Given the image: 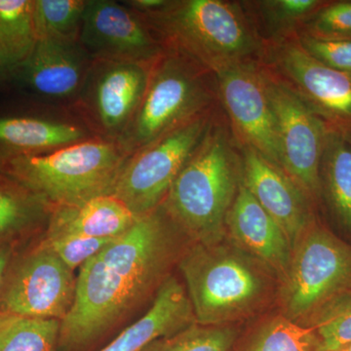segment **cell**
<instances>
[{
	"instance_id": "obj_1",
	"label": "cell",
	"mask_w": 351,
	"mask_h": 351,
	"mask_svg": "<svg viewBox=\"0 0 351 351\" xmlns=\"http://www.w3.org/2000/svg\"><path fill=\"white\" fill-rule=\"evenodd\" d=\"M188 239L162 205L83 263L55 351H86L157 293Z\"/></svg>"
},
{
	"instance_id": "obj_2",
	"label": "cell",
	"mask_w": 351,
	"mask_h": 351,
	"mask_svg": "<svg viewBox=\"0 0 351 351\" xmlns=\"http://www.w3.org/2000/svg\"><path fill=\"white\" fill-rule=\"evenodd\" d=\"M242 182L241 145L221 108L161 205L193 243L217 244Z\"/></svg>"
},
{
	"instance_id": "obj_3",
	"label": "cell",
	"mask_w": 351,
	"mask_h": 351,
	"mask_svg": "<svg viewBox=\"0 0 351 351\" xmlns=\"http://www.w3.org/2000/svg\"><path fill=\"white\" fill-rule=\"evenodd\" d=\"M223 240L213 245L193 242L178 262L196 322L203 326H223L250 317L274 294V272Z\"/></svg>"
},
{
	"instance_id": "obj_4",
	"label": "cell",
	"mask_w": 351,
	"mask_h": 351,
	"mask_svg": "<svg viewBox=\"0 0 351 351\" xmlns=\"http://www.w3.org/2000/svg\"><path fill=\"white\" fill-rule=\"evenodd\" d=\"M140 14L164 46L181 51L215 73L262 63L265 56V45L241 1L167 0L158 10Z\"/></svg>"
},
{
	"instance_id": "obj_5",
	"label": "cell",
	"mask_w": 351,
	"mask_h": 351,
	"mask_svg": "<svg viewBox=\"0 0 351 351\" xmlns=\"http://www.w3.org/2000/svg\"><path fill=\"white\" fill-rule=\"evenodd\" d=\"M127 156L119 143L101 138L43 154H5L0 173L51 208L112 195Z\"/></svg>"
},
{
	"instance_id": "obj_6",
	"label": "cell",
	"mask_w": 351,
	"mask_h": 351,
	"mask_svg": "<svg viewBox=\"0 0 351 351\" xmlns=\"http://www.w3.org/2000/svg\"><path fill=\"white\" fill-rule=\"evenodd\" d=\"M221 107L216 73L181 51L165 46L152 64L144 96L119 144L130 156L182 124Z\"/></svg>"
},
{
	"instance_id": "obj_7",
	"label": "cell",
	"mask_w": 351,
	"mask_h": 351,
	"mask_svg": "<svg viewBox=\"0 0 351 351\" xmlns=\"http://www.w3.org/2000/svg\"><path fill=\"white\" fill-rule=\"evenodd\" d=\"M350 289L351 245L314 221L295 243L280 284L283 315L302 323Z\"/></svg>"
},
{
	"instance_id": "obj_8",
	"label": "cell",
	"mask_w": 351,
	"mask_h": 351,
	"mask_svg": "<svg viewBox=\"0 0 351 351\" xmlns=\"http://www.w3.org/2000/svg\"><path fill=\"white\" fill-rule=\"evenodd\" d=\"M221 108L182 124L127 157L112 196L138 218L160 206Z\"/></svg>"
},
{
	"instance_id": "obj_9",
	"label": "cell",
	"mask_w": 351,
	"mask_h": 351,
	"mask_svg": "<svg viewBox=\"0 0 351 351\" xmlns=\"http://www.w3.org/2000/svg\"><path fill=\"white\" fill-rule=\"evenodd\" d=\"M152 64L92 61L71 106L94 137L119 143L144 96Z\"/></svg>"
},
{
	"instance_id": "obj_10",
	"label": "cell",
	"mask_w": 351,
	"mask_h": 351,
	"mask_svg": "<svg viewBox=\"0 0 351 351\" xmlns=\"http://www.w3.org/2000/svg\"><path fill=\"white\" fill-rule=\"evenodd\" d=\"M262 63L322 121L327 130L351 136V75L308 56L292 38L265 47Z\"/></svg>"
},
{
	"instance_id": "obj_11",
	"label": "cell",
	"mask_w": 351,
	"mask_h": 351,
	"mask_svg": "<svg viewBox=\"0 0 351 351\" xmlns=\"http://www.w3.org/2000/svg\"><path fill=\"white\" fill-rule=\"evenodd\" d=\"M276 117L281 167L313 204L320 203L319 165L327 128L269 69L260 64Z\"/></svg>"
},
{
	"instance_id": "obj_12",
	"label": "cell",
	"mask_w": 351,
	"mask_h": 351,
	"mask_svg": "<svg viewBox=\"0 0 351 351\" xmlns=\"http://www.w3.org/2000/svg\"><path fill=\"white\" fill-rule=\"evenodd\" d=\"M76 279L43 242L21 258L0 291V313L62 321L75 301Z\"/></svg>"
},
{
	"instance_id": "obj_13",
	"label": "cell",
	"mask_w": 351,
	"mask_h": 351,
	"mask_svg": "<svg viewBox=\"0 0 351 351\" xmlns=\"http://www.w3.org/2000/svg\"><path fill=\"white\" fill-rule=\"evenodd\" d=\"M260 64H239L217 73L219 101L240 145L251 147L282 169L276 117Z\"/></svg>"
},
{
	"instance_id": "obj_14",
	"label": "cell",
	"mask_w": 351,
	"mask_h": 351,
	"mask_svg": "<svg viewBox=\"0 0 351 351\" xmlns=\"http://www.w3.org/2000/svg\"><path fill=\"white\" fill-rule=\"evenodd\" d=\"M78 43L92 61L152 64L165 48L140 13L112 0H87Z\"/></svg>"
},
{
	"instance_id": "obj_15",
	"label": "cell",
	"mask_w": 351,
	"mask_h": 351,
	"mask_svg": "<svg viewBox=\"0 0 351 351\" xmlns=\"http://www.w3.org/2000/svg\"><path fill=\"white\" fill-rule=\"evenodd\" d=\"M243 182L261 206L285 232L294 249L314 221L313 201L282 169L241 145Z\"/></svg>"
},
{
	"instance_id": "obj_16",
	"label": "cell",
	"mask_w": 351,
	"mask_h": 351,
	"mask_svg": "<svg viewBox=\"0 0 351 351\" xmlns=\"http://www.w3.org/2000/svg\"><path fill=\"white\" fill-rule=\"evenodd\" d=\"M226 230L232 243L265 263L283 282L292 260V245L243 182L226 217Z\"/></svg>"
},
{
	"instance_id": "obj_17",
	"label": "cell",
	"mask_w": 351,
	"mask_h": 351,
	"mask_svg": "<svg viewBox=\"0 0 351 351\" xmlns=\"http://www.w3.org/2000/svg\"><path fill=\"white\" fill-rule=\"evenodd\" d=\"M91 64L80 43L38 39L32 54L12 75H19L27 87L43 98L73 104Z\"/></svg>"
},
{
	"instance_id": "obj_18",
	"label": "cell",
	"mask_w": 351,
	"mask_h": 351,
	"mask_svg": "<svg viewBox=\"0 0 351 351\" xmlns=\"http://www.w3.org/2000/svg\"><path fill=\"white\" fill-rule=\"evenodd\" d=\"M195 323V311L186 289L170 276L159 287L149 311L98 351H141L152 341Z\"/></svg>"
},
{
	"instance_id": "obj_19",
	"label": "cell",
	"mask_w": 351,
	"mask_h": 351,
	"mask_svg": "<svg viewBox=\"0 0 351 351\" xmlns=\"http://www.w3.org/2000/svg\"><path fill=\"white\" fill-rule=\"evenodd\" d=\"M137 219L117 198L100 196L80 205L53 208L46 237L76 234L92 239H117Z\"/></svg>"
},
{
	"instance_id": "obj_20",
	"label": "cell",
	"mask_w": 351,
	"mask_h": 351,
	"mask_svg": "<svg viewBox=\"0 0 351 351\" xmlns=\"http://www.w3.org/2000/svg\"><path fill=\"white\" fill-rule=\"evenodd\" d=\"M94 137L84 125L36 117H0V145L7 154H43Z\"/></svg>"
},
{
	"instance_id": "obj_21",
	"label": "cell",
	"mask_w": 351,
	"mask_h": 351,
	"mask_svg": "<svg viewBox=\"0 0 351 351\" xmlns=\"http://www.w3.org/2000/svg\"><path fill=\"white\" fill-rule=\"evenodd\" d=\"M320 202L351 235V136L327 130L319 165Z\"/></svg>"
},
{
	"instance_id": "obj_22",
	"label": "cell",
	"mask_w": 351,
	"mask_h": 351,
	"mask_svg": "<svg viewBox=\"0 0 351 351\" xmlns=\"http://www.w3.org/2000/svg\"><path fill=\"white\" fill-rule=\"evenodd\" d=\"M326 0L241 1L254 31L265 47L295 38Z\"/></svg>"
},
{
	"instance_id": "obj_23",
	"label": "cell",
	"mask_w": 351,
	"mask_h": 351,
	"mask_svg": "<svg viewBox=\"0 0 351 351\" xmlns=\"http://www.w3.org/2000/svg\"><path fill=\"white\" fill-rule=\"evenodd\" d=\"M38 43L34 0H0V66L12 75Z\"/></svg>"
},
{
	"instance_id": "obj_24",
	"label": "cell",
	"mask_w": 351,
	"mask_h": 351,
	"mask_svg": "<svg viewBox=\"0 0 351 351\" xmlns=\"http://www.w3.org/2000/svg\"><path fill=\"white\" fill-rule=\"evenodd\" d=\"M235 351H322L313 327L278 315L265 321Z\"/></svg>"
},
{
	"instance_id": "obj_25",
	"label": "cell",
	"mask_w": 351,
	"mask_h": 351,
	"mask_svg": "<svg viewBox=\"0 0 351 351\" xmlns=\"http://www.w3.org/2000/svg\"><path fill=\"white\" fill-rule=\"evenodd\" d=\"M61 321L0 313V351H55Z\"/></svg>"
},
{
	"instance_id": "obj_26",
	"label": "cell",
	"mask_w": 351,
	"mask_h": 351,
	"mask_svg": "<svg viewBox=\"0 0 351 351\" xmlns=\"http://www.w3.org/2000/svg\"><path fill=\"white\" fill-rule=\"evenodd\" d=\"M87 0H34V23L38 39L80 43Z\"/></svg>"
},
{
	"instance_id": "obj_27",
	"label": "cell",
	"mask_w": 351,
	"mask_h": 351,
	"mask_svg": "<svg viewBox=\"0 0 351 351\" xmlns=\"http://www.w3.org/2000/svg\"><path fill=\"white\" fill-rule=\"evenodd\" d=\"M49 208L38 196L6 180L0 184V239L38 225Z\"/></svg>"
},
{
	"instance_id": "obj_28",
	"label": "cell",
	"mask_w": 351,
	"mask_h": 351,
	"mask_svg": "<svg viewBox=\"0 0 351 351\" xmlns=\"http://www.w3.org/2000/svg\"><path fill=\"white\" fill-rule=\"evenodd\" d=\"M237 331L230 325H191L182 331L152 341L141 351H232Z\"/></svg>"
},
{
	"instance_id": "obj_29",
	"label": "cell",
	"mask_w": 351,
	"mask_h": 351,
	"mask_svg": "<svg viewBox=\"0 0 351 351\" xmlns=\"http://www.w3.org/2000/svg\"><path fill=\"white\" fill-rule=\"evenodd\" d=\"M322 343V351L336 350L351 343V289L341 293L306 319Z\"/></svg>"
},
{
	"instance_id": "obj_30",
	"label": "cell",
	"mask_w": 351,
	"mask_h": 351,
	"mask_svg": "<svg viewBox=\"0 0 351 351\" xmlns=\"http://www.w3.org/2000/svg\"><path fill=\"white\" fill-rule=\"evenodd\" d=\"M298 34L323 39L351 38V0H326Z\"/></svg>"
},
{
	"instance_id": "obj_31",
	"label": "cell",
	"mask_w": 351,
	"mask_h": 351,
	"mask_svg": "<svg viewBox=\"0 0 351 351\" xmlns=\"http://www.w3.org/2000/svg\"><path fill=\"white\" fill-rule=\"evenodd\" d=\"M295 39L302 49L318 63L351 75V38L323 39L298 34Z\"/></svg>"
},
{
	"instance_id": "obj_32",
	"label": "cell",
	"mask_w": 351,
	"mask_h": 351,
	"mask_svg": "<svg viewBox=\"0 0 351 351\" xmlns=\"http://www.w3.org/2000/svg\"><path fill=\"white\" fill-rule=\"evenodd\" d=\"M113 239H92L76 234L46 237L43 243L54 252L71 269L82 267L89 258L96 255Z\"/></svg>"
},
{
	"instance_id": "obj_33",
	"label": "cell",
	"mask_w": 351,
	"mask_h": 351,
	"mask_svg": "<svg viewBox=\"0 0 351 351\" xmlns=\"http://www.w3.org/2000/svg\"><path fill=\"white\" fill-rule=\"evenodd\" d=\"M11 256H12V249L10 245L0 240V291L6 278Z\"/></svg>"
},
{
	"instance_id": "obj_34",
	"label": "cell",
	"mask_w": 351,
	"mask_h": 351,
	"mask_svg": "<svg viewBox=\"0 0 351 351\" xmlns=\"http://www.w3.org/2000/svg\"><path fill=\"white\" fill-rule=\"evenodd\" d=\"M329 351H351V343H346V345L336 348V350Z\"/></svg>"
},
{
	"instance_id": "obj_35",
	"label": "cell",
	"mask_w": 351,
	"mask_h": 351,
	"mask_svg": "<svg viewBox=\"0 0 351 351\" xmlns=\"http://www.w3.org/2000/svg\"><path fill=\"white\" fill-rule=\"evenodd\" d=\"M4 75H8V73H7L6 71H4V69L1 68V66H0V76Z\"/></svg>"
}]
</instances>
